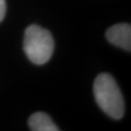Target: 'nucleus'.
<instances>
[{
  "instance_id": "obj_1",
  "label": "nucleus",
  "mask_w": 131,
  "mask_h": 131,
  "mask_svg": "<svg viewBox=\"0 0 131 131\" xmlns=\"http://www.w3.org/2000/svg\"><path fill=\"white\" fill-rule=\"evenodd\" d=\"M96 103L105 114L114 119H119L124 114V101L115 79L108 73L96 77L93 84Z\"/></svg>"
},
{
  "instance_id": "obj_2",
  "label": "nucleus",
  "mask_w": 131,
  "mask_h": 131,
  "mask_svg": "<svg viewBox=\"0 0 131 131\" xmlns=\"http://www.w3.org/2000/svg\"><path fill=\"white\" fill-rule=\"evenodd\" d=\"M53 49V38L47 29L36 24H31L25 29L24 50L32 63L37 65L47 63L52 57Z\"/></svg>"
},
{
  "instance_id": "obj_3",
  "label": "nucleus",
  "mask_w": 131,
  "mask_h": 131,
  "mask_svg": "<svg viewBox=\"0 0 131 131\" xmlns=\"http://www.w3.org/2000/svg\"><path fill=\"white\" fill-rule=\"evenodd\" d=\"M106 38L113 45L130 52L131 26L129 24H118L111 26L106 32Z\"/></svg>"
},
{
  "instance_id": "obj_4",
  "label": "nucleus",
  "mask_w": 131,
  "mask_h": 131,
  "mask_svg": "<svg viewBox=\"0 0 131 131\" xmlns=\"http://www.w3.org/2000/svg\"><path fill=\"white\" fill-rule=\"evenodd\" d=\"M29 128L33 131H58L59 128L54 124L50 116L46 113L37 112L28 119Z\"/></svg>"
},
{
  "instance_id": "obj_5",
  "label": "nucleus",
  "mask_w": 131,
  "mask_h": 131,
  "mask_svg": "<svg viewBox=\"0 0 131 131\" xmlns=\"http://www.w3.org/2000/svg\"><path fill=\"white\" fill-rule=\"evenodd\" d=\"M6 14V3L5 0H0V23L3 20Z\"/></svg>"
}]
</instances>
